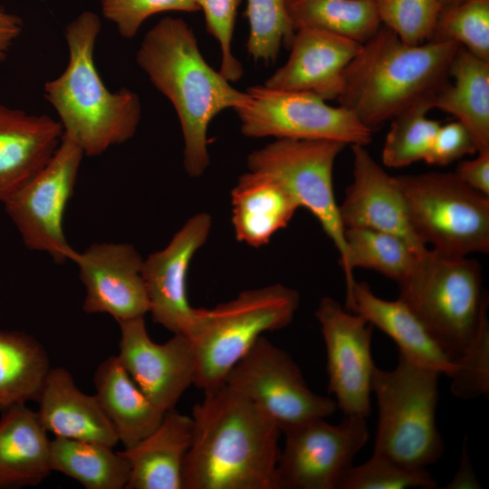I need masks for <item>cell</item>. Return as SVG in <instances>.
<instances>
[{
    "instance_id": "e575fe53",
    "label": "cell",
    "mask_w": 489,
    "mask_h": 489,
    "mask_svg": "<svg viewBox=\"0 0 489 489\" xmlns=\"http://www.w3.org/2000/svg\"><path fill=\"white\" fill-rule=\"evenodd\" d=\"M436 485L427 468L407 466L372 454L366 462L353 465L346 472L338 489H433Z\"/></svg>"
},
{
    "instance_id": "ac0fdd59",
    "label": "cell",
    "mask_w": 489,
    "mask_h": 489,
    "mask_svg": "<svg viewBox=\"0 0 489 489\" xmlns=\"http://www.w3.org/2000/svg\"><path fill=\"white\" fill-rule=\"evenodd\" d=\"M352 182L339 206L344 228L362 227L404 240L417 254L428 249L410 224L403 193L395 178L373 158L365 146L351 145Z\"/></svg>"
},
{
    "instance_id": "ffe728a7",
    "label": "cell",
    "mask_w": 489,
    "mask_h": 489,
    "mask_svg": "<svg viewBox=\"0 0 489 489\" xmlns=\"http://www.w3.org/2000/svg\"><path fill=\"white\" fill-rule=\"evenodd\" d=\"M63 136L58 120L0 102V202L5 203L52 159Z\"/></svg>"
},
{
    "instance_id": "8d00e7d4",
    "label": "cell",
    "mask_w": 489,
    "mask_h": 489,
    "mask_svg": "<svg viewBox=\"0 0 489 489\" xmlns=\"http://www.w3.org/2000/svg\"><path fill=\"white\" fill-rule=\"evenodd\" d=\"M451 392L463 399L476 398L489 392V321L484 316L469 348L455 360Z\"/></svg>"
},
{
    "instance_id": "6da1fadb",
    "label": "cell",
    "mask_w": 489,
    "mask_h": 489,
    "mask_svg": "<svg viewBox=\"0 0 489 489\" xmlns=\"http://www.w3.org/2000/svg\"><path fill=\"white\" fill-rule=\"evenodd\" d=\"M191 417L183 489H275L281 430L254 403L225 383Z\"/></svg>"
},
{
    "instance_id": "ab89813d",
    "label": "cell",
    "mask_w": 489,
    "mask_h": 489,
    "mask_svg": "<svg viewBox=\"0 0 489 489\" xmlns=\"http://www.w3.org/2000/svg\"><path fill=\"white\" fill-rule=\"evenodd\" d=\"M477 152L469 130L458 120L440 125L425 161L431 165L446 166Z\"/></svg>"
},
{
    "instance_id": "e0dca14e",
    "label": "cell",
    "mask_w": 489,
    "mask_h": 489,
    "mask_svg": "<svg viewBox=\"0 0 489 489\" xmlns=\"http://www.w3.org/2000/svg\"><path fill=\"white\" fill-rule=\"evenodd\" d=\"M86 294V313H107L117 322L145 316L149 303L142 276L143 259L124 243H97L76 252L72 261Z\"/></svg>"
},
{
    "instance_id": "83f0119b",
    "label": "cell",
    "mask_w": 489,
    "mask_h": 489,
    "mask_svg": "<svg viewBox=\"0 0 489 489\" xmlns=\"http://www.w3.org/2000/svg\"><path fill=\"white\" fill-rule=\"evenodd\" d=\"M50 466L87 489H123L130 476L127 458L103 444L55 437L50 444Z\"/></svg>"
},
{
    "instance_id": "2e32d148",
    "label": "cell",
    "mask_w": 489,
    "mask_h": 489,
    "mask_svg": "<svg viewBox=\"0 0 489 489\" xmlns=\"http://www.w3.org/2000/svg\"><path fill=\"white\" fill-rule=\"evenodd\" d=\"M212 225L207 213L191 216L161 250L143 259L142 276L155 323L187 336L197 314L187 296V273Z\"/></svg>"
},
{
    "instance_id": "30bf717a",
    "label": "cell",
    "mask_w": 489,
    "mask_h": 489,
    "mask_svg": "<svg viewBox=\"0 0 489 489\" xmlns=\"http://www.w3.org/2000/svg\"><path fill=\"white\" fill-rule=\"evenodd\" d=\"M249 101L235 111L245 137L336 140L366 146L372 129L343 106L333 107L305 91H282L264 85L246 90Z\"/></svg>"
},
{
    "instance_id": "836d02e7",
    "label": "cell",
    "mask_w": 489,
    "mask_h": 489,
    "mask_svg": "<svg viewBox=\"0 0 489 489\" xmlns=\"http://www.w3.org/2000/svg\"><path fill=\"white\" fill-rule=\"evenodd\" d=\"M432 40L453 41L489 62V0L442 6Z\"/></svg>"
},
{
    "instance_id": "44dd1931",
    "label": "cell",
    "mask_w": 489,
    "mask_h": 489,
    "mask_svg": "<svg viewBox=\"0 0 489 489\" xmlns=\"http://www.w3.org/2000/svg\"><path fill=\"white\" fill-rule=\"evenodd\" d=\"M36 402L41 425L55 437L112 447L119 443L97 397L83 393L64 368L50 369Z\"/></svg>"
},
{
    "instance_id": "4316f807",
    "label": "cell",
    "mask_w": 489,
    "mask_h": 489,
    "mask_svg": "<svg viewBox=\"0 0 489 489\" xmlns=\"http://www.w3.org/2000/svg\"><path fill=\"white\" fill-rule=\"evenodd\" d=\"M433 107L451 114L469 130L477 152L489 150V62L460 46Z\"/></svg>"
},
{
    "instance_id": "cb8c5ba5",
    "label": "cell",
    "mask_w": 489,
    "mask_h": 489,
    "mask_svg": "<svg viewBox=\"0 0 489 489\" xmlns=\"http://www.w3.org/2000/svg\"><path fill=\"white\" fill-rule=\"evenodd\" d=\"M231 201L236 239L256 248L267 244L300 208L277 180L253 171L239 177L231 191Z\"/></svg>"
},
{
    "instance_id": "1f68e13d",
    "label": "cell",
    "mask_w": 489,
    "mask_h": 489,
    "mask_svg": "<svg viewBox=\"0 0 489 489\" xmlns=\"http://www.w3.org/2000/svg\"><path fill=\"white\" fill-rule=\"evenodd\" d=\"M433 100H421L391 120L381 152L384 166L398 168L425 160L441 125L427 117Z\"/></svg>"
},
{
    "instance_id": "5b68a950",
    "label": "cell",
    "mask_w": 489,
    "mask_h": 489,
    "mask_svg": "<svg viewBox=\"0 0 489 489\" xmlns=\"http://www.w3.org/2000/svg\"><path fill=\"white\" fill-rule=\"evenodd\" d=\"M398 285V299L455 361L473 343L487 314L480 264L427 249Z\"/></svg>"
},
{
    "instance_id": "d6986e66",
    "label": "cell",
    "mask_w": 489,
    "mask_h": 489,
    "mask_svg": "<svg viewBox=\"0 0 489 489\" xmlns=\"http://www.w3.org/2000/svg\"><path fill=\"white\" fill-rule=\"evenodd\" d=\"M360 43L320 29L295 30L286 62L264 82L282 91L313 93L324 101L337 100L346 67Z\"/></svg>"
},
{
    "instance_id": "7bdbcfd3",
    "label": "cell",
    "mask_w": 489,
    "mask_h": 489,
    "mask_svg": "<svg viewBox=\"0 0 489 489\" xmlns=\"http://www.w3.org/2000/svg\"><path fill=\"white\" fill-rule=\"evenodd\" d=\"M22 30V19L0 5V62L7 57Z\"/></svg>"
},
{
    "instance_id": "4fadbf2b",
    "label": "cell",
    "mask_w": 489,
    "mask_h": 489,
    "mask_svg": "<svg viewBox=\"0 0 489 489\" xmlns=\"http://www.w3.org/2000/svg\"><path fill=\"white\" fill-rule=\"evenodd\" d=\"M275 469V489H338L369 438L366 418L339 425L316 418L289 428Z\"/></svg>"
},
{
    "instance_id": "4dcf8cb0",
    "label": "cell",
    "mask_w": 489,
    "mask_h": 489,
    "mask_svg": "<svg viewBox=\"0 0 489 489\" xmlns=\"http://www.w3.org/2000/svg\"><path fill=\"white\" fill-rule=\"evenodd\" d=\"M344 235L346 297L356 283L354 269L373 270L398 283L410 273L419 256L404 240L388 233L351 227L345 228Z\"/></svg>"
},
{
    "instance_id": "d4e9b609",
    "label": "cell",
    "mask_w": 489,
    "mask_h": 489,
    "mask_svg": "<svg viewBox=\"0 0 489 489\" xmlns=\"http://www.w3.org/2000/svg\"><path fill=\"white\" fill-rule=\"evenodd\" d=\"M47 431L25 404L2 411L0 489L34 486L52 472Z\"/></svg>"
},
{
    "instance_id": "5bb4252c",
    "label": "cell",
    "mask_w": 489,
    "mask_h": 489,
    "mask_svg": "<svg viewBox=\"0 0 489 489\" xmlns=\"http://www.w3.org/2000/svg\"><path fill=\"white\" fill-rule=\"evenodd\" d=\"M327 356L328 390L345 416L367 418L371 411L373 326L325 296L315 311Z\"/></svg>"
},
{
    "instance_id": "7402d4cb",
    "label": "cell",
    "mask_w": 489,
    "mask_h": 489,
    "mask_svg": "<svg viewBox=\"0 0 489 489\" xmlns=\"http://www.w3.org/2000/svg\"><path fill=\"white\" fill-rule=\"evenodd\" d=\"M344 307L387 334L397 344L398 353L409 361L448 377L455 371V362L399 299L379 298L368 283L356 281Z\"/></svg>"
},
{
    "instance_id": "60d3db41",
    "label": "cell",
    "mask_w": 489,
    "mask_h": 489,
    "mask_svg": "<svg viewBox=\"0 0 489 489\" xmlns=\"http://www.w3.org/2000/svg\"><path fill=\"white\" fill-rule=\"evenodd\" d=\"M477 153L476 158L461 161L455 174L470 187L489 197V150Z\"/></svg>"
},
{
    "instance_id": "277c9868",
    "label": "cell",
    "mask_w": 489,
    "mask_h": 489,
    "mask_svg": "<svg viewBox=\"0 0 489 489\" xmlns=\"http://www.w3.org/2000/svg\"><path fill=\"white\" fill-rule=\"evenodd\" d=\"M100 17L84 11L66 25L69 59L64 71L44 83L45 100L55 110L63 136L84 156H100L130 139L141 118L139 95L128 88L111 91L94 61Z\"/></svg>"
},
{
    "instance_id": "d590c367",
    "label": "cell",
    "mask_w": 489,
    "mask_h": 489,
    "mask_svg": "<svg viewBox=\"0 0 489 489\" xmlns=\"http://www.w3.org/2000/svg\"><path fill=\"white\" fill-rule=\"evenodd\" d=\"M381 25L406 44L431 41L442 9L439 0H374Z\"/></svg>"
},
{
    "instance_id": "f546056e",
    "label": "cell",
    "mask_w": 489,
    "mask_h": 489,
    "mask_svg": "<svg viewBox=\"0 0 489 489\" xmlns=\"http://www.w3.org/2000/svg\"><path fill=\"white\" fill-rule=\"evenodd\" d=\"M294 29L326 31L359 43L381 26L374 0H286Z\"/></svg>"
},
{
    "instance_id": "7c38bea8",
    "label": "cell",
    "mask_w": 489,
    "mask_h": 489,
    "mask_svg": "<svg viewBox=\"0 0 489 489\" xmlns=\"http://www.w3.org/2000/svg\"><path fill=\"white\" fill-rule=\"evenodd\" d=\"M83 157L81 148L62 136L49 163L4 203L24 245L59 264L72 261L77 252L66 240L63 218Z\"/></svg>"
},
{
    "instance_id": "9a60e30c",
    "label": "cell",
    "mask_w": 489,
    "mask_h": 489,
    "mask_svg": "<svg viewBox=\"0 0 489 489\" xmlns=\"http://www.w3.org/2000/svg\"><path fill=\"white\" fill-rule=\"evenodd\" d=\"M120 361L152 402L163 412L175 408L194 385L196 356L190 340L173 334L164 343L154 342L144 316L118 322Z\"/></svg>"
},
{
    "instance_id": "9c48e42d",
    "label": "cell",
    "mask_w": 489,
    "mask_h": 489,
    "mask_svg": "<svg viewBox=\"0 0 489 489\" xmlns=\"http://www.w3.org/2000/svg\"><path fill=\"white\" fill-rule=\"evenodd\" d=\"M347 145L336 140L276 139L247 158L249 171L277 180L318 220L347 269L345 228L340 217L333 188V167Z\"/></svg>"
},
{
    "instance_id": "3957f363",
    "label": "cell",
    "mask_w": 489,
    "mask_h": 489,
    "mask_svg": "<svg viewBox=\"0 0 489 489\" xmlns=\"http://www.w3.org/2000/svg\"><path fill=\"white\" fill-rule=\"evenodd\" d=\"M459 47L453 41L436 40L408 45L381 25L346 67L337 101L373 129L434 97L447 81Z\"/></svg>"
},
{
    "instance_id": "f1b7e54d",
    "label": "cell",
    "mask_w": 489,
    "mask_h": 489,
    "mask_svg": "<svg viewBox=\"0 0 489 489\" xmlns=\"http://www.w3.org/2000/svg\"><path fill=\"white\" fill-rule=\"evenodd\" d=\"M50 369L48 354L37 340L0 330V411L36 401Z\"/></svg>"
},
{
    "instance_id": "b9f144b4",
    "label": "cell",
    "mask_w": 489,
    "mask_h": 489,
    "mask_svg": "<svg viewBox=\"0 0 489 489\" xmlns=\"http://www.w3.org/2000/svg\"><path fill=\"white\" fill-rule=\"evenodd\" d=\"M445 489H480L482 488L472 465L467 450V436L463 439L459 466Z\"/></svg>"
},
{
    "instance_id": "8992f818",
    "label": "cell",
    "mask_w": 489,
    "mask_h": 489,
    "mask_svg": "<svg viewBox=\"0 0 489 489\" xmlns=\"http://www.w3.org/2000/svg\"><path fill=\"white\" fill-rule=\"evenodd\" d=\"M296 290L281 283L243 291L213 309H197L187 334L196 356L194 385L209 392L266 331L288 326L298 310Z\"/></svg>"
},
{
    "instance_id": "74e56055",
    "label": "cell",
    "mask_w": 489,
    "mask_h": 489,
    "mask_svg": "<svg viewBox=\"0 0 489 489\" xmlns=\"http://www.w3.org/2000/svg\"><path fill=\"white\" fill-rule=\"evenodd\" d=\"M199 11L195 0H101L104 18L113 23L120 36L133 38L150 16L164 12Z\"/></svg>"
},
{
    "instance_id": "8fae6325",
    "label": "cell",
    "mask_w": 489,
    "mask_h": 489,
    "mask_svg": "<svg viewBox=\"0 0 489 489\" xmlns=\"http://www.w3.org/2000/svg\"><path fill=\"white\" fill-rule=\"evenodd\" d=\"M225 384L261 408L283 432L334 414V399L314 393L300 368L281 348L261 336L232 368Z\"/></svg>"
},
{
    "instance_id": "484cf974",
    "label": "cell",
    "mask_w": 489,
    "mask_h": 489,
    "mask_svg": "<svg viewBox=\"0 0 489 489\" xmlns=\"http://www.w3.org/2000/svg\"><path fill=\"white\" fill-rule=\"evenodd\" d=\"M95 396L124 448L154 431L165 412L142 391L117 355L104 360L94 373Z\"/></svg>"
},
{
    "instance_id": "52a82bcc",
    "label": "cell",
    "mask_w": 489,
    "mask_h": 489,
    "mask_svg": "<svg viewBox=\"0 0 489 489\" xmlns=\"http://www.w3.org/2000/svg\"><path fill=\"white\" fill-rule=\"evenodd\" d=\"M440 375L399 353L393 369L375 367L379 417L373 454L415 468L441 458L445 446L436 420Z\"/></svg>"
},
{
    "instance_id": "d6a6232c",
    "label": "cell",
    "mask_w": 489,
    "mask_h": 489,
    "mask_svg": "<svg viewBox=\"0 0 489 489\" xmlns=\"http://www.w3.org/2000/svg\"><path fill=\"white\" fill-rule=\"evenodd\" d=\"M246 3L247 52L254 62H274L282 45L290 47L295 34L286 0H246Z\"/></svg>"
},
{
    "instance_id": "603a6c76",
    "label": "cell",
    "mask_w": 489,
    "mask_h": 489,
    "mask_svg": "<svg viewBox=\"0 0 489 489\" xmlns=\"http://www.w3.org/2000/svg\"><path fill=\"white\" fill-rule=\"evenodd\" d=\"M193 437V420L175 408L158 427L120 453L130 465L126 489H183L182 473Z\"/></svg>"
},
{
    "instance_id": "ba28073f",
    "label": "cell",
    "mask_w": 489,
    "mask_h": 489,
    "mask_svg": "<svg viewBox=\"0 0 489 489\" xmlns=\"http://www.w3.org/2000/svg\"><path fill=\"white\" fill-rule=\"evenodd\" d=\"M417 237L446 255L489 252V197L455 172L395 177Z\"/></svg>"
},
{
    "instance_id": "ee69618b",
    "label": "cell",
    "mask_w": 489,
    "mask_h": 489,
    "mask_svg": "<svg viewBox=\"0 0 489 489\" xmlns=\"http://www.w3.org/2000/svg\"><path fill=\"white\" fill-rule=\"evenodd\" d=\"M442 6H447V5H455V4H458L460 2H463L465 0H439Z\"/></svg>"
},
{
    "instance_id": "7a4b0ae2",
    "label": "cell",
    "mask_w": 489,
    "mask_h": 489,
    "mask_svg": "<svg viewBox=\"0 0 489 489\" xmlns=\"http://www.w3.org/2000/svg\"><path fill=\"white\" fill-rule=\"evenodd\" d=\"M136 62L173 105L184 139L185 170L192 177H200L210 164V122L225 110L246 105L249 95L206 62L193 30L180 18L167 16L151 27Z\"/></svg>"
},
{
    "instance_id": "f35d334b",
    "label": "cell",
    "mask_w": 489,
    "mask_h": 489,
    "mask_svg": "<svg viewBox=\"0 0 489 489\" xmlns=\"http://www.w3.org/2000/svg\"><path fill=\"white\" fill-rule=\"evenodd\" d=\"M205 14L208 34L217 40L221 50L219 72L230 82L244 75L242 63L232 52L233 34L241 0H195Z\"/></svg>"
}]
</instances>
